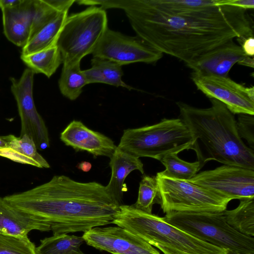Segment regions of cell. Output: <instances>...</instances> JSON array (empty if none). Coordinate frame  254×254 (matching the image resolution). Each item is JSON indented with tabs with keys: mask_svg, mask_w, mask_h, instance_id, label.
Returning a JSON list of instances; mask_svg holds the SVG:
<instances>
[{
	"mask_svg": "<svg viewBox=\"0 0 254 254\" xmlns=\"http://www.w3.org/2000/svg\"><path fill=\"white\" fill-rule=\"evenodd\" d=\"M112 224L129 231L164 254H229V252L201 240L161 217L120 205Z\"/></svg>",
	"mask_w": 254,
	"mask_h": 254,
	"instance_id": "cell-4",
	"label": "cell"
},
{
	"mask_svg": "<svg viewBox=\"0 0 254 254\" xmlns=\"http://www.w3.org/2000/svg\"><path fill=\"white\" fill-rule=\"evenodd\" d=\"M35 73L27 68L20 78L11 77V90L16 101L21 120V137L26 134L34 142L37 149L43 150L50 146L47 127L37 112L33 96Z\"/></svg>",
	"mask_w": 254,
	"mask_h": 254,
	"instance_id": "cell-11",
	"label": "cell"
},
{
	"mask_svg": "<svg viewBox=\"0 0 254 254\" xmlns=\"http://www.w3.org/2000/svg\"><path fill=\"white\" fill-rule=\"evenodd\" d=\"M193 135L180 118L124 130L118 147L137 158L160 160L166 155L190 149Z\"/></svg>",
	"mask_w": 254,
	"mask_h": 254,
	"instance_id": "cell-5",
	"label": "cell"
},
{
	"mask_svg": "<svg viewBox=\"0 0 254 254\" xmlns=\"http://www.w3.org/2000/svg\"><path fill=\"white\" fill-rule=\"evenodd\" d=\"M51 231L46 221L20 211L0 197V233L17 236H27L32 230Z\"/></svg>",
	"mask_w": 254,
	"mask_h": 254,
	"instance_id": "cell-17",
	"label": "cell"
},
{
	"mask_svg": "<svg viewBox=\"0 0 254 254\" xmlns=\"http://www.w3.org/2000/svg\"><path fill=\"white\" fill-rule=\"evenodd\" d=\"M4 136L6 141V147L10 148L34 160L41 165L42 168L50 167L46 159L38 152L33 140L28 135L25 134L21 137H17L10 134Z\"/></svg>",
	"mask_w": 254,
	"mask_h": 254,
	"instance_id": "cell-27",
	"label": "cell"
},
{
	"mask_svg": "<svg viewBox=\"0 0 254 254\" xmlns=\"http://www.w3.org/2000/svg\"><path fill=\"white\" fill-rule=\"evenodd\" d=\"M236 121L239 134L241 138L245 139L254 150V115L238 114Z\"/></svg>",
	"mask_w": 254,
	"mask_h": 254,
	"instance_id": "cell-30",
	"label": "cell"
},
{
	"mask_svg": "<svg viewBox=\"0 0 254 254\" xmlns=\"http://www.w3.org/2000/svg\"><path fill=\"white\" fill-rule=\"evenodd\" d=\"M6 145L5 136H0V149L6 147Z\"/></svg>",
	"mask_w": 254,
	"mask_h": 254,
	"instance_id": "cell-36",
	"label": "cell"
},
{
	"mask_svg": "<svg viewBox=\"0 0 254 254\" xmlns=\"http://www.w3.org/2000/svg\"><path fill=\"white\" fill-rule=\"evenodd\" d=\"M60 139L76 151H86L95 157L110 158L117 147L110 138L75 120L70 122L61 132Z\"/></svg>",
	"mask_w": 254,
	"mask_h": 254,
	"instance_id": "cell-15",
	"label": "cell"
},
{
	"mask_svg": "<svg viewBox=\"0 0 254 254\" xmlns=\"http://www.w3.org/2000/svg\"><path fill=\"white\" fill-rule=\"evenodd\" d=\"M155 203H161L160 195L156 177L144 176L139 183L137 200L132 205L138 210L152 213L153 205Z\"/></svg>",
	"mask_w": 254,
	"mask_h": 254,
	"instance_id": "cell-26",
	"label": "cell"
},
{
	"mask_svg": "<svg viewBox=\"0 0 254 254\" xmlns=\"http://www.w3.org/2000/svg\"><path fill=\"white\" fill-rule=\"evenodd\" d=\"M163 219L191 235L235 254H254V237L226 221L223 212H171Z\"/></svg>",
	"mask_w": 254,
	"mask_h": 254,
	"instance_id": "cell-6",
	"label": "cell"
},
{
	"mask_svg": "<svg viewBox=\"0 0 254 254\" xmlns=\"http://www.w3.org/2000/svg\"><path fill=\"white\" fill-rule=\"evenodd\" d=\"M23 0H0V8L1 10L10 8L20 4Z\"/></svg>",
	"mask_w": 254,
	"mask_h": 254,
	"instance_id": "cell-34",
	"label": "cell"
},
{
	"mask_svg": "<svg viewBox=\"0 0 254 254\" xmlns=\"http://www.w3.org/2000/svg\"><path fill=\"white\" fill-rule=\"evenodd\" d=\"M34 10V0L1 10L4 34L14 45L23 47L29 40Z\"/></svg>",
	"mask_w": 254,
	"mask_h": 254,
	"instance_id": "cell-16",
	"label": "cell"
},
{
	"mask_svg": "<svg viewBox=\"0 0 254 254\" xmlns=\"http://www.w3.org/2000/svg\"><path fill=\"white\" fill-rule=\"evenodd\" d=\"M240 44L245 54L247 56L253 57L254 55V38L253 36L246 38Z\"/></svg>",
	"mask_w": 254,
	"mask_h": 254,
	"instance_id": "cell-33",
	"label": "cell"
},
{
	"mask_svg": "<svg viewBox=\"0 0 254 254\" xmlns=\"http://www.w3.org/2000/svg\"><path fill=\"white\" fill-rule=\"evenodd\" d=\"M58 83L63 96L71 101L76 100L83 87L88 84L83 70L80 68V63L63 64Z\"/></svg>",
	"mask_w": 254,
	"mask_h": 254,
	"instance_id": "cell-24",
	"label": "cell"
},
{
	"mask_svg": "<svg viewBox=\"0 0 254 254\" xmlns=\"http://www.w3.org/2000/svg\"><path fill=\"white\" fill-rule=\"evenodd\" d=\"M91 68L83 70L88 84L104 83L128 90L134 89L122 80L124 74L121 65L111 61L93 57Z\"/></svg>",
	"mask_w": 254,
	"mask_h": 254,
	"instance_id": "cell-19",
	"label": "cell"
},
{
	"mask_svg": "<svg viewBox=\"0 0 254 254\" xmlns=\"http://www.w3.org/2000/svg\"><path fill=\"white\" fill-rule=\"evenodd\" d=\"M3 199L15 208L50 225L53 235L85 232L111 224L121 203L106 186L54 176L44 184Z\"/></svg>",
	"mask_w": 254,
	"mask_h": 254,
	"instance_id": "cell-2",
	"label": "cell"
},
{
	"mask_svg": "<svg viewBox=\"0 0 254 254\" xmlns=\"http://www.w3.org/2000/svg\"><path fill=\"white\" fill-rule=\"evenodd\" d=\"M227 222L245 235L254 236V198L240 199L239 205L232 210L223 211Z\"/></svg>",
	"mask_w": 254,
	"mask_h": 254,
	"instance_id": "cell-22",
	"label": "cell"
},
{
	"mask_svg": "<svg viewBox=\"0 0 254 254\" xmlns=\"http://www.w3.org/2000/svg\"><path fill=\"white\" fill-rule=\"evenodd\" d=\"M82 237L67 234L53 235L40 241L35 254H85L80 249Z\"/></svg>",
	"mask_w": 254,
	"mask_h": 254,
	"instance_id": "cell-23",
	"label": "cell"
},
{
	"mask_svg": "<svg viewBox=\"0 0 254 254\" xmlns=\"http://www.w3.org/2000/svg\"><path fill=\"white\" fill-rule=\"evenodd\" d=\"M107 16L104 9L90 6L67 16L56 44L63 64L80 63L83 57L92 54L108 28Z\"/></svg>",
	"mask_w": 254,
	"mask_h": 254,
	"instance_id": "cell-7",
	"label": "cell"
},
{
	"mask_svg": "<svg viewBox=\"0 0 254 254\" xmlns=\"http://www.w3.org/2000/svg\"><path fill=\"white\" fill-rule=\"evenodd\" d=\"M82 237L89 246L113 254H160L153 246L118 226L95 227Z\"/></svg>",
	"mask_w": 254,
	"mask_h": 254,
	"instance_id": "cell-13",
	"label": "cell"
},
{
	"mask_svg": "<svg viewBox=\"0 0 254 254\" xmlns=\"http://www.w3.org/2000/svg\"><path fill=\"white\" fill-rule=\"evenodd\" d=\"M77 168L85 172H89L91 168L92 165L90 163L86 161H83L78 164Z\"/></svg>",
	"mask_w": 254,
	"mask_h": 254,
	"instance_id": "cell-35",
	"label": "cell"
},
{
	"mask_svg": "<svg viewBox=\"0 0 254 254\" xmlns=\"http://www.w3.org/2000/svg\"><path fill=\"white\" fill-rule=\"evenodd\" d=\"M23 63L34 73H41L50 78L57 70L63 60L57 45L45 50L20 57Z\"/></svg>",
	"mask_w": 254,
	"mask_h": 254,
	"instance_id": "cell-21",
	"label": "cell"
},
{
	"mask_svg": "<svg viewBox=\"0 0 254 254\" xmlns=\"http://www.w3.org/2000/svg\"><path fill=\"white\" fill-rule=\"evenodd\" d=\"M93 57L105 59L122 66L135 63L154 64L163 54L138 36H129L108 28L97 44Z\"/></svg>",
	"mask_w": 254,
	"mask_h": 254,
	"instance_id": "cell-10",
	"label": "cell"
},
{
	"mask_svg": "<svg viewBox=\"0 0 254 254\" xmlns=\"http://www.w3.org/2000/svg\"><path fill=\"white\" fill-rule=\"evenodd\" d=\"M67 13L68 11L59 13L36 32L22 47L21 55L30 54L56 45Z\"/></svg>",
	"mask_w": 254,
	"mask_h": 254,
	"instance_id": "cell-20",
	"label": "cell"
},
{
	"mask_svg": "<svg viewBox=\"0 0 254 254\" xmlns=\"http://www.w3.org/2000/svg\"><path fill=\"white\" fill-rule=\"evenodd\" d=\"M225 5L235 6L245 10L254 8V0H223Z\"/></svg>",
	"mask_w": 254,
	"mask_h": 254,
	"instance_id": "cell-32",
	"label": "cell"
},
{
	"mask_svg": "<svg viewBox=\"0 0 254 254\" xmlns=\"http://www.w3.org/2000/svg\"><path fill=\"white\" fill-rule=\"evenodd\" d=\"M160 162L165 170L159 172L163 176L178 180L189 181L201 169L199 162L190 163L181 159L177 153L164 156Z\"/></svg>",
	"mask_w": 254,
	"mask_h": 254,
	"instance_id": "cell-25",
	"label": "cell"
},
{
	"mask_svg": "<svg viewBox=\"0 0 254 254\" xmlns=\"http://www.w3.org/2000/svg\"><path fill=\"white\" fill-rule=\"evenodd\" d=\"M35 249L28 236L0 233V254H35Z\"/></svg>",
	"mask_w": 254,
	"mask_h": 254,
	"instance_id": "cell-28",
	"label": "cell"
},
{
	"mask_svg": "<svg viewBox=\"0 0 254 254\" xmlns=\"http://www.w3.org/2000/svg\"><path fill=\"white\" fill-rule=\"evenodd\" d=\"M123 9L136 36L188 65L227 41L253 36L247 10L221 0H111Z\"/></svg>",
	"mask_w": 254,
	"mask_h": 254,
	"instance_id": "cell-1",
	"label": "cell"
},
{
	"mask_svg": "<svg viewBox=\"0 0 254 254\" xmlns=\"http://www.w3.org/2000/svg\"><path fill=\"white\" fill-rule=\"evenodd\" d=\"M34 14L30 38L39 29L51 21L60 12L54 7L49 0H34ZM66 12V11H65Z\"/></svg>",
	"mask_w": 254,
	"mask_h": 254,
	"instance_id": "cell-29",
	"label": "cell"
},
{
	"mask_svg": "<svg viewBox=\"0 0 254 254\" xmlns=\"http://www.w3.org/2000/svg\"><path fill=\"white\" fill-rule=\"evenodd\" d=\"M189 181L230 200L254 198V170L223 165L196 174Z\"/></svg>",
	"mask_w": 254,
	"mask_h": 254,
	"instance_id": "cell-9",
	"label": "cell"
},
{
	"mask_svg": "<svg viewBox=\"0 0 254 254\" xmlns=\"http://www.w3.org/2000/svg\"><path fill=\"white\" fill-rule=\"evenodd\" d=\"M0 156L7 158L16 162L30 165L42 168L41 165L34 160L24 156L9 147L0 149Z\"/></svg>",
	"mask_w": 254,
	"mask_h": 254,
	"instance_id": "cell-31",
	"label": "cell"
},
{
	"mask_svg": "<svg viewBox=\"0 0 254 254\" xmlns=\"http://www.w3.org/2000/svg\"><path fill=\"white\" fill-rule=\"evenodd\" d=\"M110 158L111 177L106 188L110 193L123 204V193L127 190L125 183L127 177L135 170L143 174V165L139 158L122 150L118 146Z\"/></svg>",
	"mask_w": 254,
	"mask_h": 254,
	"instance_id": "cell-18",
	"label": "cell"
},
{
	"mask_svg": "<svg viewBox=\"0 0 254 254\" xmlns=\"http://www.w3.org/2000/svg\"><path fill=\"white\" fill-rule=\"evenodd\" d=\"M231 39L207 52L187 66L192 74L199 75H214L227 77L232 66L242 65L249 57L241 46Z\"/></svg>",
	"mask_w": 254,
	"mask_h": 254,
	"instance_id": "cell-14",
	"label": "cell"
},
{
	"mask_svg": "<svg viewBox=\"0 0 254 254\" xmlns=\"http://www.w3.org/2000/svg\"><path fill=\"white\" fill-rule=\"evenodd\" d=\"M197 88L209 99L223 103L233 114L254 115V87H246L225 76L192 74Z\"/></svg>",
	"mask_w": 254,
	"mask_h": 254,
	"instance_id": "cell-12",
	"label": "cell"
},
{
	"mask_svg": "<svg viewBox=\"0 0 254 254\" xmlns=\"http://www.w3.org/2000/svg\"><path fill=\"white\" fill-rule=\"evenodd\" d=\"M164 213L223 212L230 200L189 181L169 178L159 172L155 176Z\"/></svg>",
	"mask_w": 254,
	"mask_h": 254,
	"instance_id": "cell-8",
	"label": "cell"
},
{
	"mask_svg": "<svg viewBox=\"0 0 254 254\" xmlns=\"http://www.w3.org/2000/svg\"><path fill=\"white\" fill-rule=\"evenodd\" d=\"M211 106L198 108L179 102L180 118L192 133L190 148L201 169L209 161L254 170V151L240 136L236 120L222 102L209 99Z\"/></svg>",
	"mask_w": 254,
	"mask_h": 254,
	"instance_id": "cell-3",
	"label": "cell"
}]
</instances>
